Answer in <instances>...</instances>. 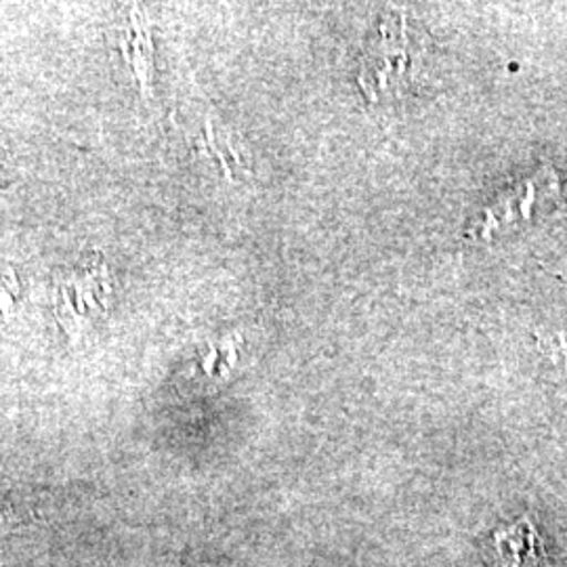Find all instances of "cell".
<instances>
[{"mask_svg": "<svg viewBox=\"0 0 567 567\" xmlns=\"http://www.w3.org/2000/svg\"><path fill=\"white\" fill-rule=\"evenodd\" d=\"M112 276L102 259H93L55 280V316L68 334H82L107 316Z\"/></svg>", "mask_w": 567, "mask_h": 567, "instance_id": "1", "label": "cell"}, {"mask_svg": "<svg viewBox=\"0 0 567 567\" xmlns=\"http://www.w3.org/2000/svg\"><path fill=\"white\" fill-rule=\"evenodd\" d=\"M557 203L559 179L548 166H545L529 177L511 183L494 203L487 204L480 231L484 236H492L498 229L527 224L553 210Z\"/></svg>", "mask_w": 567, "mask_h": 567, "instance_id": "2", "label": "cell"}, {"mask_svg": "<svg viewBox=\"0 0 567 567\" xmlns=\"http://www.w3.org/2000/svg\"><path fill=\"white\" fill-rule=\"evenodd\" d=\"M421 47L410 41L405 21L395 30L383 25V39L372 49L362 68V84L372 100L391 95L414 79Z\"/></svg>", "mask_w": 567, "mask_h": 567, "instance_id": "3", "label": "cell"}, {"mask_svg": "<svg viewBox=\"0 0 567 567\" xmlns=\"http://www.w3.org/2000/svg\"><path fill=\"white\" fill-rule=\"evenodd\" d=\"M487 567H550L543 534L532 517L494 529L482 548Z\"/></svg>", "mask_w": 567, "mask_h": 567, "instance_id": "4", "label": "cell"}, {"mask_svg": "<svg viewBox=\"0 0 567 567\" xmlns=\"http://www.w3.org/2000/svg\"><path fill=\"white\" fill-rule=\"evenodd\" d=\"M122 55L128 61L135 79L140 82L143 97L154 95V42L150 23L135 7L131 11L126 34L122 39Z\"/></svg>", "mask_w": 567, "mask_h": 567, "instance_id": "5", "label": "cell"}, {"mask_svg": "<svg viewBox=\"0 0 567 567\" xmlns=\"http://www.w3.org/2000/svg\"><path fill=\"white\" fill-rule=\"evenodd\" d=\"M206 142H208V147L213 150V154L219 158V163L224 166L227 175H234L236 168L243 166L240 154L236 152V147H231L229 137L224 135V133H219L210 122L206 124Z\"/></svg>", "mask_w": 567, "mask_h": 567, "instance_id": "6", "label": "cell"}, {"mask_svg": "<svg viewBox=\"0 0 567 567\" xmlns=\"http://www.w3.org/2000/svg\"><path fill=\"white\" fill-rule=\"evenodd\" d=\"M20 297L18 276L9 265L0 264V316L11 318Z\"/></svg>", "mask_w": 567, "mask_h": 567, "instance_id": "7", "label": "cell"}]
</instances>
